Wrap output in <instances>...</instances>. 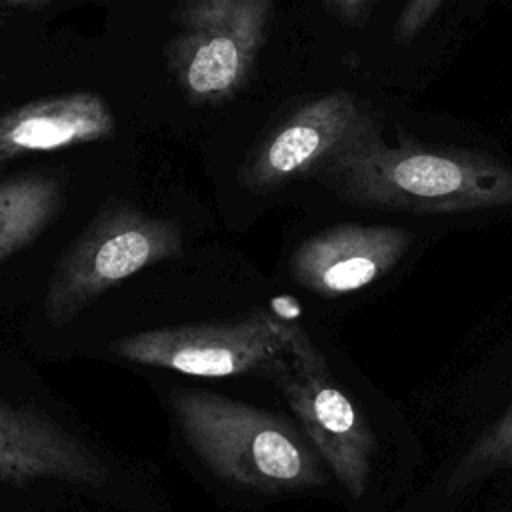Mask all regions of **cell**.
I'll use <instances>...</instances> for the list:
<instances>
[{
  "label": "cell",
  "mask_w": 512,
  "mask_h": 512,
  "mask_svg": "<svg viewBox=\"0 0 512 512\" xmlns=\"http://www.w3.org/2000/svg\"><path fill=\"white\" fill-rule=\"evenodd\" d=\"M48 0H0L4 6H40L46 4Z\"/></svg>",
  "instance_id": "9a60e30c"
},
{
  "label": "cell",
  "mask_w": 512,
  "mask_h": 512,
  "mask_svg": "<svg viewBox=\"0 0 512 512\" xmlns=\"http://www.w3.org/2000/svg\"><path fill=\"white\" fill-rule=\"evenodd\" d=\"M508 468H512V404L460 456L446 480V490H464L470 484Z\"/></svg>",
  "instance_id": "7c38bea8"
},
{
  "label": "cell",
  "mask_w": 512,
  "mask_h": 512,
  "mask_svg": "<svg viewBox=\"0 0 512 512\" xmlns=\"http://www.w3.org/2000/svg\"><path fill=\"white\" fill-rule=\"evenodd\" d=\"M400 226L336 224L302 240L290 256L292 280L322 298L358 292L386 276L408 252Z\"/></svg>",
  "instance_id": "ba28073f"
},
{
  "label": "cell",
  "mask_w": 512,
  "mask_h": 512,
  "mask_svg": "<svg viewBox=\"0 0 512 512\" xmlns=\"http://www.w3.org/2000/svg\"><path fill=\"white\" fill-rule=\"evenodd\" d=\"M116 122L96 92H66L0 114V162L110 138Z\"/></svg>",
  "instance_id": "30bf717a"
},
{
  "label": "cell",
  "mask_w": 512,
  "mask_h": 512,
  "mask_svg": "<svg viewBox=\"0 0 512 512\" xmlns=\"http://www.w3.org/2000/svg\"><path fill=\"white\" fill-rule=\"evenodd\" d=\"M444 0H406L394 24V38L400 44L412 42L436 16Z\"/></svg>",
  "instance_id": "4fadbf2b"
},
{
  "label": "cell",
  "mask_w": 512,
  "mask_h": 512,
  "mask_svg": "<svg viewBox=\"0 0 512 512\" xmlns=\"http://www.w3.org/2000/svg\"><path fill=\"white\" fill-rule=\"evenodd\" d=\"M312 340L292 322L256 310L226 322L162 326L128 334L110 350L128 362L166 368L186 376L230 378L256 374L270 378Z\"/></svg>",
  "instance_id": "3957f363"
},
{
  "label": "cell",
  "mask_w": 512,
  "mask_h": 512,
  "mask_svg": "<svg viewBox=\"0 0 512 512\" xmlns=\"http://www.w3.org/2000/svg\"><path fill=\"white\" fill-rule=\"evenodd\" d=\"M378 0H326V4L330 6V10L342 18L344 22L350 24H358L362 20H366V16L370 14V10L374 8Z\"/></svg>",
  "instance_id": "5bb4252c"
},
{
  "label": "cell",
  "mask_w": 512,
  "mask_h": 512,
  "mask_svg": "<svg viewBox=\"0 0 512 512\" xmlns=\"http://www.w3.org/2000/svg\"><path fill=\"white\" fill-rule=\"evenodd\" d=\"M380 132L370 106L348 90H332L298 106L246 160L240 182L266 192L316 176L330 160L366 136Z\"/></svg>",
  "instance_id": "52a82bcc"
},
{
  "label": "cell",
  "mask_w": 512,
  "mask_h": 512,
  "mask_svg": "<svg viewBox=\"0 0 512 512\" xmlns=\"http://www.w3.org/2000/svg\"><path fill=\"white\" fill-rule=\"evenodd\" d=\"M182 252V228L128 204L100 210L50 276L44 312L52 326H64L116 284Z\"/></svg>",
  "instance_id": "277c9868"
},
{
  "label": "cell",
  "mask_w": 512,
  "mask_h": 512,
  "mask_svg": "<svg viewBox=\"0 0 512 512\" xmlns=\"http://www.w3.org/2000/svg\"><path fill=\"white\" fill-rule=\"evenodd\" d=\"M62 186L46 174H24L0 182V264L32 244L56 218Z\"/></svg>",
  "instance_id": "8fae6325"
},
{
  "label": "cell",
  "mask_w": 512,
  "mask_h": 512,
  "mask_svg": "<svg viewBox=\"0 0 512 512\" xmlns=\"http://www.w3.org/2000/svg\"><path fill=\"white\" fill-rule=\"evenodd\" d=\"M272 0H182L168 46L170 70L194 104H220L252 76L266 44Z\"/></svg>",
  "instance_id": "5b68a950"
},
{
  "label": "cell",
  "mask_w": 512,
  "mask_h": 512,
  "mask_svg": "<svg viewBox=\"0 0 512 512\" xmlns=\"http://www.w3.org/2000/svg\"><path fill=\"white\" fill-rule=\"evenodd\" d=\"M60 480L102 486L106 466L76 436L50 418L0 400V482Z\"/></svg>",
  "instance_id": "9c48e42d"
},
{
  "label": "cell",
  "mask_w": 512,
  "mask_h": 512,
  "mask_svg": "<svg viewBox=\"0 0 512 512\" xmlns=\"http://www.w3.org/2000/svg\"><path fill=\"white\" fill-rule=\"evenodd\" d=\"M170 406L190 448L228 484L292 492L328 480L310 440L272 412L194 388L174 390Z\"/></svg>",
  "instance_id": "7a4b0ae2"
},
{
  "label": "cell",
  "mask_w": 512,
  "mask_h": 512,
  "mask_svg": "<svg viewBox=\"0 0 512 512\" xmlns=\"http://www.w3.org/2000/svg\"><path fill=\"white\" fill-rule=\"evenodd\" d=\"M268 380L282 392L304 436L344 492L360 500L368 488L376 436L354 400L334 382L322 352L314 342L308 344Z\"/></svg>",
  "instance_id": "8992f818"
},
{
  "label": "cell",
  "mask_w": 512,
  "mask_h": 512,
  "mask_svg": "<svg viewBox=\"0 0 512 512\" xmlns=\"http://www.w3.org/2000/svg\"><path fill=\"white\" fill-rule=\"evenodd\" d=\"M314 178L340 200L380 210L450 214L512 206V166L458 146L396 142L374 132Z\"/></svg>",
  "instance_id": "6da1fadb"
}]
</instances>
